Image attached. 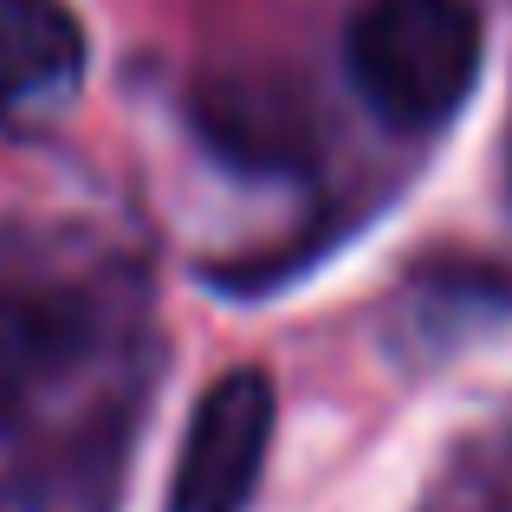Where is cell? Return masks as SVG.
Instances as JSON below:
<instances>
[{"mask_svg": "<svg viewBox=\"0 0 512 512\" xmlns=\"http://www.w3.org/2000/svg\"><path fill=\"white\" fill-rule=\"evenodd\" d=\"M344 65L389 130H435L480 72V20L467 0H370L344 26Z\"/></svg>", "mask_w": 512, "mask_h": 512, "instance_id": "6da1fadb", "label": "cell"}, {"mask_svg": "<svg viewBox=\"0 0 512 512\" xmlns=\"http://www.w3.org/2000/svg\"><path fill=\"white\" fill-rule=\"evenodd\" d=\"M273 448V376L227 370L201 389L169 480V512H247Z\"/></svg>", "mask_w": 512, "mask_h": 512, "instance_id": "7a4b0ae2", "label": "cell"}, {"mask_svg": "<svg viewBox=\"0 0 512 512\" xmlns=\"http://www.w3.org/2000/svg\"><path fill=\"white\" fill-rule=\"evenodd\" d=\"M85 20L65 0H0V117L65 104L85 85Z\"/></svg>", "mask_w": 512, "mask_h": 512, "instance_id": "3957f363", "label": "cell"}, {"mask_svg": "<svg viewBox=\"0 0 512 512\" xmlns=\"http://www.w3.org/2000/svg\"><path fill=\"white\" fill-rule=\"evenodd\" d=\"M91 350V318L65 292L0 286V422L33 409Z\"/></svg>", "mask_w": 512, "mask_h": 512, "instance_id": "277c9868", "label": "cell"}]
</instances>
